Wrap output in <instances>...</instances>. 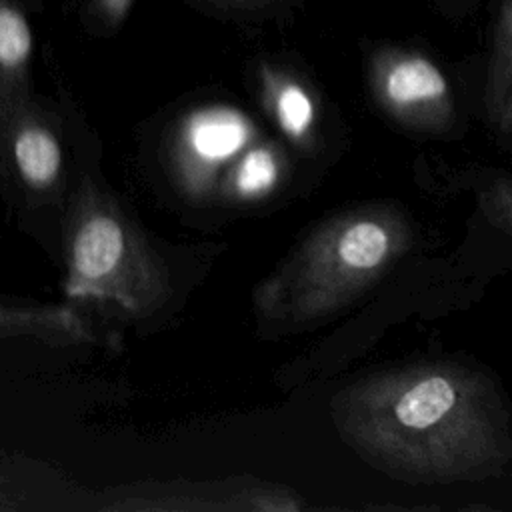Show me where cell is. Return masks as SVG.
Returning <instances> with one entry per match:
<instances>
[{
  "label": "cell",
  "instance_id": "1",
  "mask_svg": "<svg viewBox=\"0 0 512 512\" xmlns=\"http://www.w3.org/2000/svg\"><path fill=\"white\" fill-rule=\"evenodd\" d=\"M62 170V142L32 94L0 114V186L12 206L48 198Z\"/></svg>",
  "mask_w": 512,
  "mask_h": 512
},
{
  "label": "cell",
  "instance_id": "2",
  "mask_svg": "<svg viewBox=\"0 0 512 512\" xmlns=\"http://www.w3.org/2000/svg\"><path fill=\"white\" fill-rule=\"evenodd\" d=\"M68 244V294H88L110 278L124 254L122 226L108 214L92 212L74 222Z\"/></svg>",
  "mask_w": 512,
  "mask_h": 512
},
{
  "label": "cell",
  "instance_id": "3",
  "mask_svg": "<svg viewBox=\"0 0 512 512\" xmlns=\"http://www.w3.org/2000/svg\"><path fill=\"white\" fill-rule=\"evenodd\" d=\"M378 82L388 102L398 108L440 102L448 82L436 62L416 50L386 46L376 58Z\"/></svg>",
  "mask_w": 512,
  "mask_h": 512
},
{
  "label": "cell",
  "instance_id": "4",
  "mask_svg": "<svg viewBox=\"0 0 512 512\" xmlns=\"http://www.w3.org/2000/svg\"><path fill=\"white\" fill-rule=\"evenodd\" d=\"M34 34L16 0H0V114L30 94Z\"/></svg>",
  "mask_w": 512,
  "mask_h": 512
},
{
  "label": "cell",
  "instance_id": "5",
  "mask_svg": "<svg viewBox=\"0 0 512 512\" xmlns=\"http://www.w3.org/2000/svg\"><path fill=\"white\" fill-rule=\"evenodd\" d=\"M198 16L234 26H268L296 16L310 0H178Z\"/></svg>",
  "mask_w": 512,
  "mask_h": 512
},
{
  "label": "cell",
  "instance_id": "6",
  "mask_svg": "<svg viewBox=\"0 0 512 512\" xmlns=\"http://www.w3.org/2000/svg\"><path fill=\"white\" fill-rule=\"evenodd\" d=\"M188 136L192 148L202 158H226L234 154L248 136L244 118L228 108H212L198 112L190 120Z\"/></svg>",
  "mask_w": 512,
  "mask_h": 512
},
{
  "label": "cell",
  "instance_id": "7",
  "mask_svg": "<svg viewBox=\"0 0 512 512\" xmlns=\"http://www.w3.org/2000/svg\"><path fill=\"white\" fill-rule=\"evenodd\" d=\"M456 402L454 386L446 378H428L412 386L396 404V418L410 428L436 424Z\"/></svg>",
  "mask_w": 512,
  "mask_h": 512
},
{
  "label": "cell",
  "instance_id": "8",
  "mask_svg": "<svg viewBox=\"0 0 512 512\" xmlns=\"http://www.w3.org/2000/svg\"><path fill=\"white\" fill-rule=\"evenodd\" d=\"M66 324V316L54 308L0 300V340L52 338L58 336Z\"/></svg>",
  "mask_w": 512,
  "mask_h": 512
},
{
  "label": "cell",
  "instance_id": "9",
  "mask_svg": "<svg viewBox=\"0 0 512 512\" xmlns=\"http://www.w3.org/2000/svg\"><path fill=\"white\" fill-rule=\"evenodd\" d=\"M266 84L274 86V104L280 124L290 134H302L314 116V106L308 90L288 74H276L268 64L262 66Z\"/></svg>",
  "mask_w": 512,
  "mask_h": 512
},
{
  "label": "cell",
  "instance_id": "10",
  "mask_svg": "<svg viewBox=\"0 0 512 512\" xmlns=\"http://www.w3.org/2000/svg\"><path fill=\"white\" fill-rule=\"evenodd\" d=\"M388 252L386 232L372 224L360 222L352 226L340 240L338 254L340 258L354 268H372L384 260Z\"/></svg>",
  "mask_w": 512,
  "mask_h": 512
},
{
  "label": "cell",
  "instance_id": "11",
  "mask_svg": "<svg viewBox=\"0 0 512 512\" xmlns=\"http://www.w3.org/2000/svg\"><path fill=\"white\" fill-rule=\"evenodd\" d=\"M28 508H32V504L24 462L16 452L0 446V512H20Z\"/></svg>",
  "mask_w": 512,
  "mask_h": 512
},
{
  "label": "cell",
  "instance_id": "12",
  "mask_svg": "<svg viewBox=\"0 0 512 512\" xmlns=\"http://www.w3.org/2000/svg\"><path fill=\"white\" fill-rule=\"evenodd\" d=\"M136 0H78V16L86 30L110 36L124 26Z\"/></svg>",
  "mask_w": 512,
  "mask_h": 512
},
{
  "label": "cell",
  "instance_id": "13",
  "mask_svg": "<svg viewBox=\"0 0 512 512\" xmlns=\"http://www.w3.org/2000/svg\"><path fill=\"white\" fill-rule=\"evenodd\" d=\"M276 180V162L270 152L254 150L250 152L242 166L238 168L236 186L242 194L252 196L268 190Z\"/></svg>",
  "mask_w": 512,
  "mask_h": 512
},
{
  "label": "cell",
  "instance_id": "14",
  "mask_svg": "<svg viewBox=\"0 0 512 512\" xmlns=\"http://www.w3.org/2000/svg\"><path fill=\"white\" fill-rule=\"evenodd\" d=\"M484 0H430L434 12H438L444 18L460 20L466 16H472Z\"/></svg>",
  "mask_w": 512,
  "mask_h": 512
}]
</instances>
